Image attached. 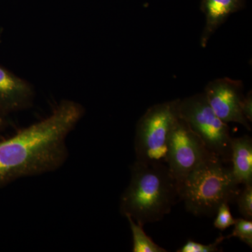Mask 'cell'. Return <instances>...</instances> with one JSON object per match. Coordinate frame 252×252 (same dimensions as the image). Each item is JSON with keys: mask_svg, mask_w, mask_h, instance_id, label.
<instances>
[{"mask_svg": "<svg viewBox=\"0 0 252 252\" xmlns=\"http://www.w3.org/2000/svg\"><path fill=\"white\" fill-rule=\"evenodd\" d=\"M85 112L79 102L64 99L49 117L0 141V188L61 168L69 157L68 136Z\"/></svg>", "mask_w": 252, "mask_h": 252, "instance_id": "6da1fadb", "label": "cell"}, {"mask_svg": "<svg viewBox=\"0 0 252 252\" xmlns=\"http://www.w3.org/2000/svg\"><path fill=\"white\" fill-rule=\"evenodd\" d=\"M120 198V212L139 224L159 221L180 200L177 182L165 164L135 161Z\"/></svg>", "mask_w": 252, "mask_h": 252, "instance_id": "7a4b0ae2", "label": "cell"}, {"mask_svg": "<svg viewBox=\"0 0 252 252\" xmlns=\"http://www.w3.org/2000/svg\"><path fill=\"white\" fill-rule=\"evenodd\" d=\"M239 187L231 166L219 158L204 162L177 184L180 200L198 217H212L221 204L235 201Z\"/></svg>", "mask_w": 252, "mask_h": 252, "instance_id": "3957f363", "label": "cell"}, {"mask_svg": "<svg viewBox=\"0 0 252 252\" xmlns=\"http://www.w3.org/2000/svg\"><path fill=\"white\" fill-rule=\"evenodd\" d=\"M179 101L154 104L139 119L134 140L135 161L166 165L169 139L180 118Z\"/></svg>", "mask_w": 252, "mask_h": 252, "instance_id": "277c9868", "label": "cell"}, {"mask_svg": "<svg viewBox=\"0 0 252 252\" xmlns=\"http://www.w3.org/2000/svg\"><path fill=\"white\" fill-rule=\"evenodd\" d=\"M178 112L179 117L201 139L210 153L229 164L233 138L229 127L212 110L204 93L180 99Z\"/></svg>", "mask_w": 252, "mask_h": 252, "instance_id": "5b68a950", "label": "cell"}, {"mask_svg": "<svg viewBox=\"0 0 252 252\" xmlns=\"http://www.w3.org/2000/svg\"><path fill=\"white\" fill-rule=\"evenodd\" d=\"M217 158L210 153L201 139L179 118L169 139L166 165L177 184L200 165Z\"/></svg>", "mask_w": 252, "mask_h": 252, "instance_id": "8992f818", "label": "cell"}, {"mask_svg": "<svg viewBox=\"0 0 252 252\" xmlns=\"http://www.w3.org/2000/svg\"><path fill=\"white\" fill-rule=\"evenodd\" d=\"M243 81L228 77L210 81L204 94L217 117L225 124L237 123L251 130L250 122L244 117L240 108L243 94Z\"/></svg>", "mask_w": 252, "mask_h": 252, "instance_id": "52a82bcc", "label": "cell"}, {"mask_svg": "<svg viewBox=\"0 0 252 252\" xmlns=\"http://www.w3.org/2000/svg\"><path fill=\"white\" fill-rule=\"evenodd\" d=\"M34 96L29 82L0 65V108L5 114L29 108Z\"/></svg>", "mask_w": 252, "mask_h": 252, "instance_id": "ba28073f", "label": "cell"}, {"mask_svg": "<svg viewBox=\"0 0 252 252\" xmlns=\"http://www.w3.org/2000/svg\"><path fill=\"white\" fill-rule=\"evenodd\" d=\"M245 6V0H202L200 9L205 16V27L200 38L202 47H206L218 28Z\"/></svg>", "mask_w": 252, "mask_h": 252, "instance_id": "9c48e42d", "label": "cell"}, {"mask_svg": "<svg viewBox=\"0 0 252 252\" xmlns=\"http://www.w3.org/2000/svg\"><path fill=\"white\" fill-rule=\"evenodd\" d=\"M231 170L239 185H252V140L249 135L233 137Z\"/></svg>", "mask_w": 252, "mask_h": 252, "instance_id": "30bf717a", "label": "cell"}, {"mask_svg": "<svg viewBox=\"0 0 252 252\" xmlns=\"http://www.w3.org/2000/svg\"><path fill=\"white\" fill-rule=\"evenodd\" d=\"M130 224L132 236L133 252H166L165 249L154 243L152 239L145 233L143 225L139 224L130 217H126Z\"/></svg>", "mask_w": 252, "mask_h": 252, "instance_id": "8fae6325", "label": "cell"}, {"mask_svg": "<svg viewBox=\"0 0 252 252\" xmlns=\"http://www.w3.org/2000/svg\"><path fill=\"white\" fill-rule=\"evenodd\" d=\"M234 229L225 239L238 238L249 247L252 248V220L239 218L235 220Z\"/></svg>", "mask_w": 252, "mask_h": 252, "instance_id": "7c38bea8", "label": "cell"}, {"mask_svg": "<svg viewBox=\"0 0 252 252\" xmlns=\"http://www.w3.org/2000/svg\"><path fill=\"white\" fill-rule=\"evenodd\" d=\"M243 190H240L235 201L238 204L240 215L245 220H252V185H244Z\"/></svg>", "mask_w": 252, "mask_h": 252, "instance_id": "4fadbf2b", "label": "cell"}, {"mask_svg": "<svg viewBox=\"0 0 252 252\" xmlns=\"http://www.w3.org/2000/svg\"><path fill=\"white\" fill-rule=\"evenodd\" d=\"M225 240V237L222 235H220L219 238L214 242L213 243L205 245L193 240H189L182 247L177 250V252H220L219 245H220L223 240Z\"/></svg>", "mask_w": 252, "mask_h": 252, "instance_id": "5bb4252c", "label": "cell"}, {"mask_svg": "<svg viewBox=\"0 0 252 252\" xmlns=\"http://www.w3.org/2000/svg\"><path fill=\"white\" fill-rule=\"evenodd\" d=\"M217 218L214 225L217 229L223 231L231 225H234L235 219L232 216L228 203H223L219 207L217 211Z\"/></svg>", "mask_w": 252, "mask_h": 252, "instance_id": "9a60e30c", "label": "cell"}, {"mask_svg": "<svg viewBox=\"0 0 252 252\" xmlns=\"http://www.w3.org/2000/svg\"><path fill=\"white\" fill-rule=\"evenodd\" d=\"M242 113L248 122H252V93L250 91L244 96L240 104Z\"/></svg>", "mask_w": 252, "mask_h": 252, "instance_id": "2e32d148", "label": "cell"}, {"mask_svg": "<svg viewBox=\"0 0 252 252\" xmlns=\"http://www.w3.org/2000/svg\"><path fill=\"white\" fill-rule=\"evenodd\" d=\"M6 115L7 114H5L4 111L0 108V131L2 130L3 127H4Z\"/></svg>", "mask_w": 252, "mask_h": 252, "instance_id": "e0dca14e", "label": "cell"}]
</instances>
